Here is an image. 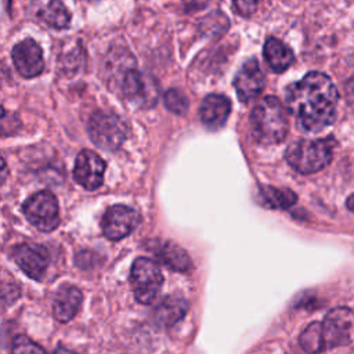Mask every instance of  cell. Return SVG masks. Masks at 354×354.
<instances>
[{
  "mask_svg": "<svg viewBox=\"0 0 354 354\" xmlns=\"http://www.w3.org/2000/svg\"><path fill=\"white\" fill-rule=\"evenodd\" d=\"M249 122L253 138L264 145L279 144L288 134L286 109L272 95L264 97L254 105Z\"/></svg>",
  "mask_w": 354,
  "mask_h": 354,
  "instance_id": "7a4b0ae2",
  "label": "cell"
},
{
  "mask_svg": "<svg viewBox=\"0 0 354 354\" xmlns=\"http://www.w3.org/2000/svg\"><path fill=\"white\" fill-rule=\"evenodd\" d=\"M82 300H83V296L77 288L71 285L61 286L57 290L54 297V306H53L54 317L59 322L71 321L79 311Z\"/></svg>",
  "mask_w": 354,
  "mask_h": 354,
  "instance_id": "9a60e30c",
  "label": "cell"
},
{
  "mask_svg": "<svg viewBox=\"0 0 354 354\" xmlns=\"http://www.w3.org/2000/svg\"><path fill=\"white\" fill-rule=\"evenodd\" d=\"M130 282L137 301L151 304L155 301L162 289L163 275L155 261L145 257H138L131 266Z\"/></svg>",
  "mask_w": 354,
  "mask_h": 354,
  "instance_id": "5b68a950",
  "label": "cell"
},
{
  "mask_svg": "<svg viewBox=\"0 0 354 354\" xmlns=\"http://www.w3.org/2000/svg\"><path fill=\"white\" fill-rule=\"evenodd\" d=\"M160 263L180 272H187L192 268L189 256L178 245L169 241H153L149 249Z\"/></svg>",
  "mask_w": 354,
  "mask_h": 354,
  "instance_id": "5bb4252c",
  "label": "cell"
},
{
  "mask_svg": "<svg viewBox=\"0 0 354 354\" xmlns=\"http://www.w3.org/2000/svg\"><path fill=\"white\" fill-rule=\"evenodd\" d=\"M140 223L138 213L124 205H115L109 207L101 221L102 234L111 241H119L127 236Z\"/></svg>",
  "mask_w": 354,
  "mask_h": 354,
  "instance_id": "ba28073f",
  "label": "cell"
},
{
  "mask_svg": "<svg viewBox=\"0 0 354 354\" xmlns=\"http://www.w3.org/2000/svg\"><path fill=\"white\" fill-rule=\"evenodd\" d=\"M319 335L324 350L348 344L354 335V313L347 307L330 310L319 322Z\"/></svg>",
  "mask_w": 354,
  "mask_h": 354,
  "instance_id": "8992f818",
  "label": "cell"
},
{
  "mask_svg": "<svg viewBox=\"0 0 354 354\" xmlns=\"http://www.w3.org/2000/svg\"><path fill=\"white\" fill-rule=\"evenodd\" d=\"M22 210L28 221L40 231L50 232L59 224L58 202L50 191H39L29 196Z\"/></svg>",
  "mask_w": 354,
  "mask_h": 354,
  "instance_id": "52a82bcc",
  "label": "cell"
},
{
  "mask_svg": "<svg viewBox=\"0 0 354 354\" xmlns=\"http://www.w3.org/2000/svg\"><path fill=\"white\" fill-rule=\"evenodd\" d=\"M11 354H46V351L26 336H17L12 342Z\"/></svg>",
  "mask_w": 354,
  "mask_h": 354,
  "instance_id": "603a6c76",
  "label": "cell"
},
{
  "mask_svg": "<svg viewBox=\"0 0 354 354\" xmlns=\"http://www.w3.org/2000/svg\"><path fill=\"white\" fill-rule=\"evenodd\" d=\"M301 348L308 354H317L324 350L321 335H319V322L310 324L299 337Z\"/></svg>",
  "mask_w": 354,
  "mask_h": 354,
  "instance_id": "44dd1931",
  "label": "cell"
},
{
  "mask_svg": "<svg viewBox=\"0 0 354 354\" xmlns=\"http://www.w3.org/2000/svg\"><path fill=\"white\" fill-rule=\"evenodd\" d=\"M12 62L18 73L22 77H35L40 75L44 69V59L40 46L32 40L25 39L17 43L12 48Z\"/></svg>",
  "mask_w": 354,
  "mask_h": 354,
  "instance_id": "9c48e42d",
  "label": "cell"
},
{
  "mask_svg": "<svg viewBox=\"0 0 354 354\" xmlns=\"http://www.w3.org/2000/svg\"><path fill=\"white\" fill-rule=\"evenodd\" d=\"M234 87L242 102H250L259 97L264 88V76L257 59L252 58L241 66L234 79Z\"/></svg>",
  "mask_w": 354,
  "mask_h": 354,
  "instance_id": "7c38bea8",
  "label": "cell"
},
{
  "mask_svg": "<svg viewBox=\"0 0 354 354\" xmlns=\"http://www.w3.org/2000/svg\"><path fill=\"white\" fill-rule=\"evenodd\" d=\"M165 100V105L169 111H171L173 113L177 115H183L187 112L189 104H188V98L185 97V94L178 90V88H170L163 95Z\"/></svg>",
  "mask_w": 354,
  "mask_h": 354,
  "instance_id": "7402d4cb",
  "label": "cell"
},
{
  "mask_svg": "<svg viewBox=\"0 0 354 354\" xmlns=\"http://www.w3.org/2000/svg\"><path fill=\"white\" fill-rule=\"evenodd\" d=\"M231 112V102L225 95L210 94L206 95L199 106V118L209 129L221 127Z\"/></svg>",
  "mask_w": 354,
  "mask_h": 354,
  "instance_id": "4fadbf2b",
  "label": "cell"
},
{
  "mask_svg": "<svg viewBox=\"0 0 354 354\" xmlns=\"http://www.w3.org/2000/svg\"><path fill=\"white\" fill-rule=\"evenodd\" d=\"M87 130L91 141L105 151L118 149L127 136L126 123L118 115L104 111L90 116Z\"/></svg>",
  "mask_w": 354,
  "mask_h": 354,
  "instance_id": "277c9868",
  "label": "cell"
},
{
  "mask_svg": "<svg viewBox=\"0 0 354 354\" xmlns=\"http://www.w3.org/2000/svg\"><path fill=\"white\" fill-rule=\"evenodd\" d=\"M122 93L131 100H142L147 97L145 80L136 69H127L122 79ZM144 101V100H142Z\"/></svg>",
  "mask_w": 354,
  "mask_h": 354,
  "instance_id": "ffe728a7",
  "label": "cell"
},
{
  "mask_svg": "<svg viewBox=\"0 0 354 354\" xmlns=\"http://www.w3.org/2000/svg\"><path fill=\"white\" fill-rule=\"evenodd\" d=\"M188 303L183 297L170 296L163 299L152 311V319L159 326H171L177 324L187 313Z\"/></svg>",
  "mask_w": 354,
  "mask_h": 354,
  "instance_id": "2e32d148",
  "label": "cell"
},
{
  "mask_svg": "<svg viewBox=\"0 0 354 354\" xmlns=\"http://www.w3.org/2000/svg\"><path fill=\"white\" fill-rule=\"evenodd\" d=\"M105 162L93 151L83 149L75 162L73 177L86 189H97L104 180Z\"/></svg>",
  "mask_w": 354,
  "mask_h": 354,
  "instance_id": "30bf717a",
  "label": "cell"
},
{
  "mask_svg": "<svg viewBox=\"0 0 354 354\" xmlns=\"http://www.w3.org/2000/svg\"><path fill=\"white\" fill-rule=\"evenodd\" d=\"M12 259L17 266L30 278L40 281L48 266L47 250L36 243H22L14 248Z\"/></svg>",
  "mask_w": 354,
  "mask_h": 354,
  "instance_id": "8fae6325",
  "label": "cell"
},
{
  "mask_svg": "<svg viewBox=\"0 0 354 354\" xmlns=\"http://www.w3.org/2000/svg\"><path fill=\"white\" fill-rule=\"evenodd\" d=\"M53 354H75L73 351H71L69 348H65V347H58Z\"/></svg>",
  "mask_w": 354,
  "mask_h": 354,
  "instance_id": "484cf974",
  "label": "cell"
},
{
  "mask_svg": "<svg viewBox=\"0 0 354 354\" xmlns=\"http://www.w3.org/2000/svg\"><path fill=\"white\" fill-rule=\"evenodd\" d=\"M286 106L299 129L318 133L330 126L336 118L337 90L329 76L310 72L286 88Z\"/></svg>",
  "mask_w": 354,
  "mask_h": 354,
  "instance_id": "6da1fadb",
  "label": "cell"
},
{
  "mask_svg": "<svg viewBox=\"0 0 354 354\" xmlns=\"http://www.w3.org/2000/svg\"><path fill=\"white\" fill-rule=\"evenodd\" d=\"M296 195L290 189L277 187H261L257 192V201L268 209H288L296 202Z\"/></svg>",
  "mask_w": 354,
  "mask_h": 354,
  "instance_id": "ac0fdd59",
  "label": "cell"
},
{
  "mask_svg": "<svg viewBox=\"0 0 354 354\" xmlns=\"http://www.w3.org/2000/svg\"><path fill=\"white\" fill-rule=\"evenodd\" d=\"M236 11L243 17H250L257 8V0H232Z\"/></svg>",
  "mask_w": 354,
  "mask_h": 354,
  "instance_id": "cb8c5ba5",
  "label": "cell"
},
{
  "mask_svg": "<svg viewBox=\"0 0 354 354\" xmlns=\"http://www.w3.org/2000/svg\"><path fill=\"white\" fill-rule=\"evenodd\" d=\"M40 18L54 29H64L69 25L71 14L59 0H51L40 11Z\"/></svg>",
  "mask_w": 354,
  "mask_h": 354,
  "instance_id": "d6986e66",
  "label": "cell"
},
{
  "mask_svg": "<svg viewBox=\"0 0 354 354\" xmlns=\"http://www.w3.org/2000/svg\"><path fill=\"white\" fill-rule=\"evenodd\" d=\"M333 156V141L321 140H299L290 144L285 152L288 163L301 174H310L322 170Z\"/></svg>",
  "mask_w": 354,
  "mask_h": 354,
  "instance_id": "3957f363",
  "label": "cell"
},
{
  "mask_svg": "<svg viewBox=\"0 0 354 354\" xmlns=\"http://www.w3.org/2000/svg\"><path fill=\"white\" fill-rule=\"evenodd\" d=\"M263 53L266 62L275 72L286 71L295 61L293 51L277 37H268L266 40Z\"/></svg>",
  "mask_w": 354,
  "mask_h": 354,
  "instance_id": "e0dca14e",
  "label": "cell"
},
{
  "mask_svg": "<svg viewBox=\"0 0 354 354\" xmlns=\"http://www.w3.org/2000/svg\"><path fill=\"white\" fill-rule=\"evenodd\" d=\"M346 206H347V209H348L350 212H353V213H354V194H353V195H350V196L347 198V201H346Z\"/></svg>",
  "mask_w": 354,
  "mask_h": 354,
  "instance_id": "d4e9b609",
  "label": "cell"
}]
</instances>
